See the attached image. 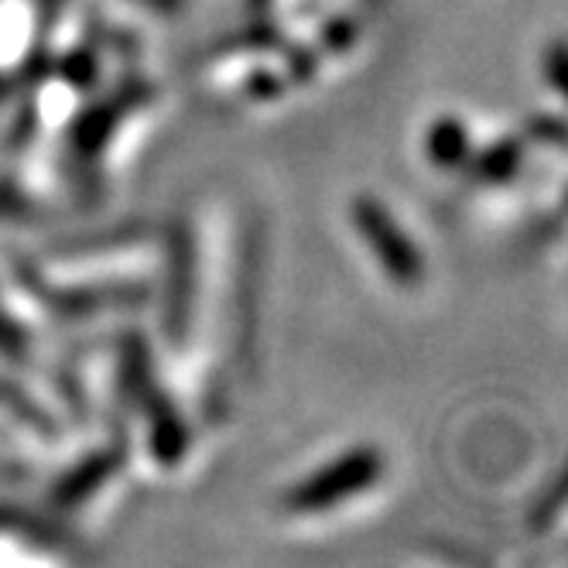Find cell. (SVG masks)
<instances>
[{
  "mask_svg": "<svg viewBox=\"0 0 568 568\" xmlns=\"http://www.w3.org/2000/svg\"><path fill=\"white\" fill-rule=\"evenodd\" d=\"M31 213V202L24 192L18 189H8V185H0V216H8V220H24Z\"/></svg>",
  "mask_w": 568,
  "mask_h": 568,
  "instance_id": "cell-5",
  "label": "cell"
},
{
  "mask_svg": "<svg viewBox=\"0 0 568 568\" xmlns=\"http://www.w3.org/2000/svg\"><path fill=\"white\" fill-rule=\"evenodd\" d=\"M473 148H476V134L469 128V120L459 113L435 116L422 141L425 161L438 172H463L466 161L473 158Z\"/></svg>",
  "mask_w": 568,
  "mask_h": 568,
  "instance_id": "cell-4",
  "label": "cell"
},
{
  "mask_svg": "<svg viewBox=\"0 0 568 568\" xmlns=\"http://www.w3.org/2000/svg\"><path fill=\"white\" fill-rule=\"evenodd\" d=\"M349 213H353V226L363 240V247L374 254L387 281L400 284V288H415V284L425 281V257L418 251V243L397 223L387 202L374 195H359Z\"/></svg>",
  "mask_w": 568,
  "mask_h": 568,
  "instance_id": "cell-2",
  "label": "cell"
},
{
  "mask_svg": "<svg viewBox=\"0 0 568 568\" xmlns=\"http://www.w3.org/2000/svg\"><path fill=\"white\" fill-rule=\"evenodd\" d=\"M69 551L59 548L52 531L42 524H31L24 517L0 514V565H45V561H65Z\"/></svg>",
  "mask_w": 568,
  "mask_h": 568,
  "instance_id": "cell-3",
  "label": "cell"
},
{
  "mask_svg": "<svg viewBox=\"0 0 568 568\" xmlns=\"http://www.w3.org/2000/svg\"><path fill=\"white\" fill-rule=\"evenodd\" d=\"M384 473V453L374 449V445H356V449L318 466L298 486H292L288 497H284V510L292 517H322L329 510H339L377 490Z\"/></svg>",
  "mask_w": 568,
  "mask_h": 568,
  "instance_id": "cell-1",
  "label": "cell"
}]
</instances>
